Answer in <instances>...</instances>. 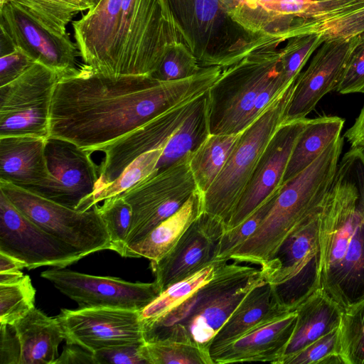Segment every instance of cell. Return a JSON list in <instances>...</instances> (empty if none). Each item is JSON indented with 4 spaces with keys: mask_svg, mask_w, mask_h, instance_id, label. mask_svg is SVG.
<instances>
[{
    "mask_svg": "<svg viewBox=\"0 0 364 364\" xmlns=\"http://www.w3.org/2000/svg\"><path fill=\"white\" fill-rule=\"evenodd\" d=\"M222 68L203 67L192 77L159 81L151 75H110L82 64L60 76L50 114L49 137L92 154L164 112L207 92Z\"/></svg>",
    "mask_w": 364,
    "mask_h": 364,
    "instance_id": "1",
    "label": "cell"
},
{
    "mask_svg": "<svg viewBox=\"0 0 364 364\" xmlns=\"http://www.w3.org/2000/svg\"><path fill=\"white\" fill-rule=\"evenodd\" d=\"M320 289L343 311L364 299V148L339 161L318 220Z\"/></svg>",
    "mask_w": 364,
    "mask_h": 364,
    "instance_id": "2",
    "label": "cell"
},
{
    "mask_svg": "<svg viewBox=\"0 0 364 364\" xmlns=\"http://www.w3.org/2000/svg\"><path fill=\"white\" fill-rule=\"evenodd\" d=\"M283 42L275 38L222 68L208 90L210 134H240L293 82H287L282 71L278 47Z\"/></svg>",
    "mask_w": 364,
    "mask_h": 364,
    "instance_id": "3",
    "label": "cell"
},
{
    "mask_svg": "<svg viewBox=\"0 0 364 364\" xmlns=\"http://www.w3.org/2000/svg\"><path fill=\"white\" fill-rule=\"evenodd\" d=\"M265 279L260 268L220 261L213 278L188 299L159 318L142 321L144 341L178 340L209 352L213 338L237 306Z\"/></svg>",
    "mask_w": 364,
    "mask_h": 364,
    "instance_id": "4",
    "label": "cell"
},
{
    "mask_svg": "<svg viewBox=\"0 0 364 364\" xmlns=\"http://www.w3.org/2000/svg\"><path fill=\"white\" fill-rule=\"evenodd\" d=\"M343 144L341 136L308 167L282 184L273 205L257 230L230 254L228 260L252 263L260 268L266 266L288 236L321 210Z\"/></svg>",
    "mask_w": 364,
    "mask_h": 364,
    "instance_id": "5",
    "label": "cell"
},
{
    "mask_svg": "<svg viewBox=\"0 0 364 364\" xmlns=\"http://www.w3.org/2000/svg\"><path fill=\"white\" fill-rule=\"evenodd\" d=\"M176 43L188 46L168 0H122L119 26L105 74L151 75L168 47Z\"/></svg>",
    "mask_w": 364,
    "mask_h": 364,
    "instance_id": "6",
    "label": "cell"
},
{
    "mask_svg": "<svg viewBox=\"0 0 364 364\" xmlns=\"http://www.w3.org/2000/svg\"><path fill=\"white\" fill-rule=\"evenodd\" d=\"M200 67L235 63L274 37L252 33L233 20L230 0H168Z\"/></svg>",
    "mask_w": 364,
    "mask_h": 364,
    "instance_id": "7",
    "label": "cell"
},
{
    "mask_svg": "<svg viewBox=\"0 0 364 364\" xmlns=\"http://www.w3.org/2000/svg\"><path fill=\"white\" fill-rule=\"evenodd\" d=\"M296 81L251 124L238 134L223 170L202 196L203 212L228 221L257 161L270 139L283 123Z\"/></svg>",
    "mask_w": 364,
    "mask_h": 364,
    "instance_id": "8",
    "label": "cell"
},
{
    "mask_svg": "<svg viewBox=\"0 0 364 364\" xmlns=\"http://www.w3.org/2000/svg\"><path fill=\"white\" fill-rule=\"evenodd\" d=\"M0 191L26 217L84 257L112 250L110 235L96 205L87 210L73 209L1 180Z\"/></svg>",
    "mask_w": 364,
    "mask_h": 364,
    "instance_id": "9",
    "label": "cell"
},
{
    "mask_svg": "<svg viewBox=\"0 0 364 364\" xmlns=\"http://www.w3.org/2000/svg\"><path fill=\"white\" fill-rule=\"evenodd\" d=\"M320 211L295 229L274 257L260 268L267 281L272 285L280 304L289 311H294L320 289L318 240Z\"/></svg>",
    "mask_w": 364,
    "mask_h": 364,
    "instance_id": "10",
    "label": "cell"
},
{
    "mask_svg": "<svg viewBox=\"0 0 364 364\" xmlns=\"http://www.w3.org/2000/svg\"><path fill=\"white\" fill-rule=\"evenodd\" d=\"M190 154L165 169L155 170L119 194L132 211L125 248L178 211L198 190L189 166Z\"/></svg>",
    "mask_w": 364,
    "mask_h": 364,
    "instance_id": "11",
    "label": "cell"
},
{
    "mask_svg": "<svg viewBox=\"0 0 364 364\" xmlns=\"http://www.w3.org/2000/svg\"><path fill=\"white\" fill-rule=\"evenodd\" d=\"M59 77L34 62L16 79L0 86V137L49 138L51 103Z\"/></svg>",
    "mask_w": 364,
    "mask_h": 364,
    "instance_id": "12",
    "label": "cell"
},
{
    "mask_svg": "<svg viewBox=\"0 0 364 364\" xmlns=\"http://www.w3.org/2000/svg\"><path fill=\"white\" fill-rule=\"evenodd\" d=\"M41 277L75 301L79 309L108 307L141 311L161 293L154 281L130 282L64 268L45 270Z\"/></svg>",
    "mask_w": 364,
    "mask_h": 364,
    "instance_id": "13",
    "label": "cell"
},
{
    "mask_svg": "<svg viewBox=\"0 0 364 364\" xmlns=\"http://www.w3.org/2000/svg\"><path fill=\"white\" fill-rule=\"evenodd\" d=\"M0 252L23 262L28 269L64 268L84 257L26 217L1 191Z\"/></svg>",
    "mask_w": 364,
    "mask_h": 364,
    "instance_id": "14",
    "label": "cell"
},
{
    "mask_svg": "<svg viewBox=\"0 0 364 364\" xmlns=\"http://www.w3.org/2000/svg\"><path fill=\"white\" fill-rule=\"evenodd\" d=\"M92 153L66 140L49 137L46 156L50 178L28 191L66 207L80 210L95 191L99 166Z\"/></svg>",
    "mask_w": 364,
    "mask_h": 364,
    "instance_id": "15",
    "label": "cell"
},
{
    "mask_svg": "<svg viewBox=\"0 0 364 364\" xmlns=\"http://www.w3.org/2000/svg\"><path fill=\"white\" fill-rule=\"evenodd\" d=\"M56 318L66 343L78 345L91 353L144 342L140 311L108 307L62 309Z\"/></svg>",
    "mask_w": 364,
    "mask_h": 364,
    "instance_id": "16",
    "label": "cell"
},
{
    "mask_svg": "<svg viewBox=\"0 0 364 364\" xmlns=\"http://www.w3.org/2000/svg\"><path fill=\"white\" fill-rule=\"evenodd\" d=\"M307 120L284 122L278 127L260 156L224 232L241 224L280 188L293 148Z\"/></svg>",
    "mask_w": 364,
    "mask_h": 364,
    "instance_id": "17",
    "label": "cell"
},
{
    "mask_svg": "<svg viewBox=\"0 0 364 364\" xmlns=\"http://www.w3.org/2000/svg\"><path fill=\"white\" fill-rule=\"evenodd\" d=\"M197 97L178 104L100 148L99 151L105 154V158L99 166L94 192L115 181L143 154L164 147L191 110Z\"/></svg>",
    "mask_w": 364,
    "mask_h": 364,
    "instance_id": "18",
    "label": "cell"
},
{
    "mask_svg": "<svg viewBox=\"0 0 364 364\" xmlns=\"http://www.w3.org/2000/svg\"><path fill=\"white\" fill-rule=\"evenodd\" d=\"M1 28L9 36L14 48L55 71L59 75L68 74L77 66L80 56L76 43L68 33L63 37L43 28L21 8L11 1L0 5Z\"/></svg>",
    "mask_w": 364,
    "mask_h": 364,
    "instance_id": "19",
    "label": "cell"
},
{
    "mask_svg": "<svg viewBox=\"0 0 364 364\" xmlns=\"http://www.w3.org/2000/svg\"><path fill=\"white\" fill-rule=\"evenodd\" d=\"M359 36L328 40L320 46L296 80L283 123L306 118L323 97L336 90Z\"/></svg>",
    "mask_w": 364,
    "mask_h": 364,
    "instance_id": "20",
    "label": "cell"
},
{
    "mask_svg": "<svg viewBox=\"0 0 364 364\" xmlns=\"http://www.w3.org/2000/svg\"><path fill=\"white\" fill-rule=\"evenodd\" d=\"M224 225L203 212L162 259L150 262L154 282L161 292L214 262L216 245Z\"/></svg>",
    "mask_w": 364,
    "mask_h": 364,
    "instance_id": "21",
    "label": "cell"
},
{
    "mask_svg": "<svg viewBox=\"0 0 364 364\" xmlns=\"http://www.w3.org/2000/svg\"><path fill=\"white\" fill-rule=\"evenodd\" d=\"M297 314L286 311L210 353L214 364L263 362L280 364L293 334Z\"/></svg>",
    "mask_w": 364,
    "mask_h": 364,
    "instance_id": "22",
    "label": "cell"
},
{
    "mask_svg": "<svg viewBox=\"0 0 364 364\" xmlns=\"http://www.w3.org/2000/svg\"><path fill=\"white\" fill-rule=\"evenodd\" d=\"M122 0H100L73 23L74 36L84 64L105 74L119 23Z\"/></svg>",
    "mask_w": 364,
    "mask_h": 364,
    "instance_id": "23",
    "label": "cell"
},
{
    "mask_svg": "<svg viewBox=\"0 0 364 364\" xmlns=\"http://www.w3.org/2000/svg\"><path fill=\"white\" fill-rule=\"evenodd\" d=\"M310 0H230V14L247 31L284 41L294 36Z\"/></svg>",
    "mask_w": 364,
    "mask_h": 364,
    "instance_id": "24",
    "label": "cell"
},
{
    "mask_svg": "<svg viewBox=\"0 0 364 364\" xmlns=\"http://www.w3.org/2000/svg\"><path fill=\"white\" fill-rule=\"evenodd\" d=\"M364 33V0H310L294 37L315 34L324 41L350 39Z\"/></svg>",
    "mask_w": 364,
    "mask_h": 364,
    "instance_id": "25",
    "label": "cell"
},
{
    "mask_svg": "<svg viewBox=\"0 0 364 364\" xmlns=\"http://www.w3.org/2000/svg\"><path fill=\"white\" fill-rule=\"evenodd\" d=\"M46 140L31 136L0 137V180L26 190L46 184L50 178Z\"/></svg>",
    "mask_w": 364,
    "mask_h": 364,
    "instance_id": "26",
    "label": "cell"
},
{
    "mask_svg": "<svg viewBox=\"0 0 364 364\" xmlns=\"http://www.w3.org/2000/svg\"><path fill=\"white\" fill-rule=\"evenodd\" d=\"M289 310L279 301L267 279L254 287L242 299L213 338L209 352L228 344L257 326Z\"/></svg>",
    "mask_w": 364,
    "mask_h": 364,
    "instance_id": "27",
    "label": "cell"
},
{
    "mask_svg": "<svg viewBox=\"0 0 364 364\" xmlns=\"http://www.w3.org/2000/svg\"><path fill=\"white\" fill-rule=\"evenodd\" d=\"M203 212L202 194L197 190L174 214L139 241L127 246L125 257H144L150 262L162 259Z\"/></svg>",
    "mask_w": 364,
    "mask_h": 364,
    "instance_id": "28",
    "label": "cell"
},
{
    "mask_svg": "<svg viewBox=\"0 0 364 364\" xmlns=\"http://www.w3.org/2000/svg\"><path fill=\"white\" fill-rule=\"evenodd\" d=\"M14 326L20 346L19 364H54L58 346L65 339L62 326L34 307Z\"/></svg>",
    "mask_w": 364,
    "mask_h": 364,
    "instance_id": "29",
    "label": "cell"
},
{
    "mask_svg": "<svg viewBox=\"0 0 364 364\" xmlns=\"http://www.w3.org/2000/svg\"><path fill=\"white\" fill-rule=\"evenodd\" d=\"M296 322L281 361L306 347L320 337L338 328L343 310L320 289L296 309Z\"/></svg>",
    "mask_w": 364,
    "mask_h": 364,
    "instance_id": "30",
    "label": "cell"
},
{
    "mask_svg": "<svg viewBox=\"0 0 364 364\" xmlns=\"http://www.w3.org/2000/svg\"><path fill=\"white\" fill-rule=\"evenodd\" d=\"M344 122V119L337 116L308 119L293 148L282 183L304 170L339 138Z\"/></svg>",
    "mask_w": 364,
    "mask_h": 364,
    "instance_id": "31",
    "label": "cell"
},
{
    "mask_svg": "<svg viewBox=\"0 0 364 364\" xmlns=\"http://www.w3.org/2000/svg\"><path fill=\"white\" fill-rule=\"evenodd\" d=\"M210 134L207 91L196 99L191 110L166 144L155 170L165 169L192 154Z\"/></svg>",
    "mask_w": 364,
    "mask_h": 364,
    "instance_id": "32",
    "label": "cell"
},
{
    "mask_svg": "<svg viewBox=\"0 0 364 364\" xmlns=\"http://www.w3.org/2000/svg\"><path fill=\"white\" fill-rule=\"evenodd\" d=\"M238 134H210L189 157V166L202 196L215 181Z\"/></svg>",
    "mask_w": 364,
    "mask_h": 364,
    "instance_id": "33",
    "label": "cell"
},
{
    "mask_svg": "<svg viewBox=\"0 0 364 364\" xmlns=\"http://www.w3.org/2000/svg\"><path fill=\"white\" fill-rule=\"evenodd\" d=\"M36 22L60 37L67 34V25L80 11L92 6L85 0H9Z\"/></svg>",
    "mask_w": 364,
    "mask_h": 364,
    "instance_id": "34",
    "label": "cell"
},
{
    "mask_svg": "<svg viewBox=\"0 0 364 364\" xmlns=\"http://www.w3.org/2000/svg\"><path fill=\"white\" fill-rule=\"evenodd\" d=\"M220 261H214L193 275L163 290L140 311L142 321L159 318L178 306L215 276Z\"/></svg>",
    "mask_w": 364,
    "mask_h": 364,
    "instance_id": "35",
    "label": "cell"
},
{
    "mask_svg": "<svg viewBox=\"0 0 364 364\" xmlns=\"http://www.w3.org/2000/svg\"><path fill=\"white\" fill-rule=\"evenodd\" d=\"M141 353L147 364H214L208 351L178 340L144 342Z\"/></svg>",
    "mask_w": 364,
    "mask_h": 364,
    "instance_id": "36",
    "label": "cell"
},
{
    "mask_svg": "<svg viewBox=\"0 0 364 364\" xmlns=\"http://www.w3.org/2000/svg\"><path fill=\"white\" fill-rule=\"evenodd\" d=\"M164 147L146 152L130 164L113 182L94 192L80 210H87L105 199L120 194L147 177L156 169Z\"/></svg>",
    "mask_w": 364,
    "mask_h": 364,
    "instance_id": "37",
    "label": "cell"
},
{
    "mask_svg": "<svg viewBox=\"0 0 364 364\" xmlns=\"http://www.w3.org/2000/svg\"><path fill=\"white\" fill-rule=\"evenodd\" d=\"M36 289L28 275L0 284V323L14 324L35 307Z\"/></svg>",
    "mask_w": 364,
    "mask_h": 364,
    "instance_id": "38",
    "label": "cell"
},
{
    "mask_svg": "<svg viewBox=\"0 0 364 364\" xmlns=\"http://www.w3.org/2000/svg\"><path fill=\"white\" fill-rule=\"evenodd\" d=\"M345 364H364V299L343 311L340 325Z\"/></svg>",
    "mask_w": 364,
    "mask_h": 364,
    "instance_id": "39",
    "label": "cell"
},
{
    "mask_svg": "<svg viewBox=\"0 0 364 364\" xmlns=\"http://www.w3.org/2000/svg\"><path fill=\"white\" fill-rule=\"evenodd\" d=\"M110 235L112 250L123 257L126 240L129 232L132 211L129 204L121 195H116L96 204Z\"/></svg>",
    "mask_w": 364,
    "mask_h": 364,
    "instance_id": "40",
    "label": "cell"
},
{
    "mask_svg": "<svg viewBox=\"0 0 364 364\" xmlns=\"http://www.w3.org/2000/svg\"><path fill=\"white\" fill-rule=\"evenodd\" d=\"M202 68L187 45L176 43L168 47L159 68L151 76L159 81H176L193 76Z\"/></svg>",
    "mask_w": 364,
    "mask_h": 364,
    "instance_id": "41",
    "label": "cell"
},
{
    "mask_svg": "<svg viewBox=\"0 0 364 364\" xmlns=\"http://www.w3.org/2000/svg\"><path fill=\"white\" fill-rule=\"evenodd\" d=\"M323 42L321 37L315 34L296 36L287 40L286 46L281 48L282 71L287 82L297 79L308 60Z\"/></svg>",
    "mask_w": 364,
    "mask_h": 364,
    "instance_id": "42",
    "label": "cell"
},
{
    "mask_svg": "<svg viewBox=\"0 0 364 364\" xmlns=\"http://www.w3.org/2000/svg\"><path fill=\"white\" fill-rule=\"evenodd\" d=\"M282 364H345L341 356L340 328L320 337Z\"/></svg>",
    "mask_w": 364,
    "mask_h": 364,
    "instance_id": "43",
    "label": "cell"
},
{
    "mask_svg": "<svg viewBox=\"0 0 364 364\" xmlns=\"http://www.w3.org/2000/svg\"><path fill=\"white\" fill-rule=\"evenodd\" d=\"M278 190L241 224L223 233L216 245L214 261H229L230 254L254 234L273 205Z\"/></svg>",
    "mask_w": 364,
    "mask_h": 364,
    "instance_id": "44",
    "label": "cell"
},
{
    "mask_svg": "<svg viewBox=\"0 0 364 364\" xmlns=\"http://www.w3.org/2000/svg\"><path fill=\"white\" fill-rule=\"evenodd\" d=\"M341 94H364V33L353 49L336 89Z\"/></svg>",
    "mask_w": 364,
    "mask_h": 364,
    "instance_id": "45",
    "label": "cell"
},
{
    "mask_svg": "<svg viewBox=\"0 0 364 364\" xmlns=\"http://www.w3.org/2000/svg\"><path fill=\"white\" fill-rule=\"evenodd\" d=\"M144 343L116 346L93 353L95 364H147L141 353Z\"/></svg>",
    "mask_w": 364,
    "mask_h": 364,
    "instance_id": "46",
    "label": "cell"
},
{
    "mask_svg": "<svg viewBox=\"0 0 364 364\" xmlns=\"http://www.w3.org/2000/svg\"><path fill=\"white\" fill-rule=\"evenodd\" d=\"M34 62L23 51L14 48L0 58V86L5 85L23 73Z\"/></svg>",
    "mask_w": 364,
    "mask_h": 364,
    "instance_id": "47",
    "label": "cell"
},
{
    "mask_svg": "<svg viewBox=\"0 0 364 364\" xmlns=\"http://www.w3.org/2000/svg\"><path fill=\"white\" fill-rule=\"evenodd\" d=\"M20 346L13 324L0 323V364H19Z\"/></svg>",
    "mask_w": 364,
    "mask_h": 364,
    "instance_id": "48",
    "label": "cell"
},
{
    "mask_svg": "<svg viewBox=\"0 0 364 364\" xmlns=\"http://www.w3.org/2000/svg\"><path fill=\"white\" fill-rule=\"evenodd\" d=\"M81 363L95 364L93 353L78 345L70 343H66L62 353L54 362V364Z\"/></svg>",
    "mask_w": 364,
    "mask_h": 364,
    "instance_id": "49",
    "label": "cell"
},
{
    "mask_svg": "<svg viewBox=\"0 0 364 364\" xmlns=\"http://www.w3.org/2000/svg\"><path fill=\"white\" fill-rule=\"evenodd\" d=\"M344 137L351 147L364 148V105L354 124L344 134Z\"/></svg>",
    "mask_w": 364,
    "mask_h": 364,
    "instance_id": "50",
    "label": "cell"
},
{
    "mask_svg": "<svg viewBox=\"0 0 364 364\" xmlns=\"http://www.w3.org/2000/svg\"><path fill=\"white\" fill-rule=\"evenodd\" d=\"M27 268L26 264L18 259L0 252V272H16Z\"/></svg>",
    "mask_w": 364,
    "mask_h": 364,
    "instance_id": "51",
    "label": "cell"
},
{
    "mask_svg": "<svg viewBox=\"0 0 364 364\" xmlns=\"http://www.w3.org/2000/svg\"><path fill=\"white\" fill-rule=\"evenodd\" d=\"M22 272H0V284H9L15 282L23 277Z\"/></svg>",
    "mask_w": 364,
    "mask_h": 364,
    "instance_id": "52",
    "label": "cell"
},
{
    "mask_svg": "<svg viewBox=\"0 0 364 364\" xmlns=\"http://www.w3.org/2000/svg\"><path fill=\"white\" fill-rule=\"evenodd\" d=\"M87 3H89L92 7L95 6L100 0H85ZM91 7V8H92Z\"/></svg>",
    "mask_w": 364,
    "mask_h": 364,
    "instance_id": "53",
    "label": "cell"
}]
</instances>
